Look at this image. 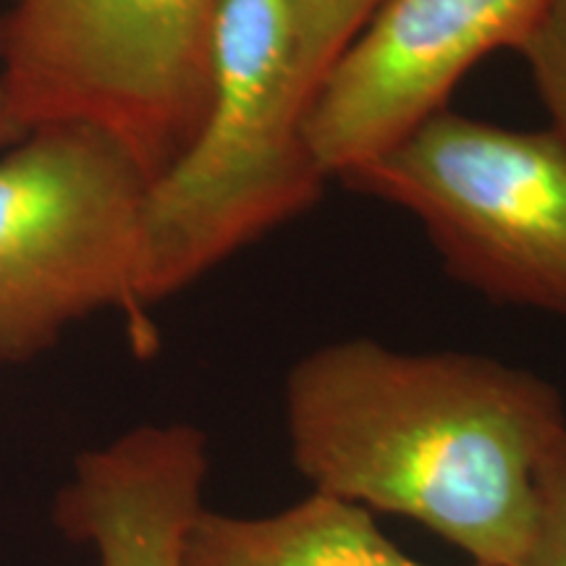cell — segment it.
Returning a JSON list of instances; mask_svg holds the SVG:
<instances>
[{"label":"cell","mask_w":566,"mask_h":566,"mask_svg":"<svg viewBox=\"0 0 566 566\" xmlns=\"http://www.w3.org/2000/svg\"><path fill=\"white\" fill-rule=\"evenodd\" d=\"M289 0H223L210 103L192 145L150 184L139 302L166 300L313 208L325 176L289 95Z\"/></svg>","instance_id":"7a4b0ae2"},{"label":"cell","mask_w":566,"mask_h":566,"mask_svg":"<svg viewBox=\"0 0 566 566\" xmlns=\"http://www.w3.org/2000/svg\"><path fill=\"white\" fill-rule=\"evenodd\" d=\"M543 0H386L334 63L302 118L325 179H342L449 108L459 80L512 48Z\"/></svg>","instance_id":"8992f818"},{"label":"cell","mask_w":566,"mask_h":566,"mask_svg":"<svg viewBox=\"0 0 566 566\" xmlns=\"http://www.w3.org/2000/svg\"><path fill=\"white\" fill-rule=\"evenodd\" d=\"M338 181L412 212L464 286L566 315V150L548 129L443 108Z\"/></svg>","instance_id":"5b68a950"},{"label":"cell","mask_w":566,"mask_h":566,"mask_svg":"<svg viewBox=\"0 0 566 566\" xmlns=\"http://www.w3.org/2000/svg\"><path fill=\"white\" fill-rule=\"evenodd\" d=\"M514 566H566V430L537 472L533 522Z\"/></svg>","instance_id":"8fae6325"},{"label":"cell","mask_w":566,"mask_h":566,"mask_svg":"<svg viewBox=\"0 0 566 566\" xmlns=\"http://www.w3.org/2000/svg\"><path fill=\"white\" fill-rule=\"evenodd\" d=\"M181 566H430L396 548L370 509L313 491L268 516L202 509L184 541ZM480 566V564H470Z\"/></svg>","instance_id":"ba28073f"},{"label":"cell","mask_w":566,"mask_h":566,"mask_svg":"<svg viewBox=\"0 0 566 566\" xmlns=\"http://www.w3.org/2000/svg\"><path fill=\"white\" fill-rule=\"evenodd\" d=\"M208 438L187 422L139 424L76 457L53 520L97 566H181L202 512Z\"/></svg>","instance_id":"52a82bcc"},{"label":"cell","mask_w":566,"mask_h":566,"mask_svg":"<svg viewBox=\"0 0 566 566\" xmlns=\"http://www.w3.org/2000/svg\"><path fill=\"white\" fill-rule=\"evenodd\" d=\"M286 430L313 491L409 516L472 564L514 566L566 412L558 388L522 367L359 336L289 370Z\"/></svg>","instance_id":"6da1fadb"},{"label":"cell","mask_w":566,"mask_h":566,"mask_svg":"<svg viewBox=\"0 0 566 566\" xmlns=\"http://www.w3.org/2000/svg\"><path fill=\"white\" fill-rule=\"evenodd\" d=\"M150 179L122 142L90 124H42L0 158V365L30 363L71 323L122 310L137 349Z\"/></svg>","instance_id":"277c9868"},{"label":"cell","mask_w":566,"mask_h":566,"mask_svg":"<svg viewBox=\"0 0 566 566\" xmlns=\"http://www.w3.org/2000/svg\"><path fill=\"white\" fill-rule=\"evenodd\" d=\"M221 3L11 0L0 11V87L27 132L97 126L153 184L192 145L208 113Z\"/></svg>","instance_id":"3957f363"},{"label":"cell","mask_w":566,"mask_h":566,"mask_svg":"<svg viewBox=\"0 0 566 566\" xmlns=\"http://www.w3.org/2000/svg\"><path fill=\"white\" fill-rule=\"evenodd\" d=\"M386 0H289V95L300 116L334 63Z\"/></svg>","instance_id":"9c48e42d"},{"label":"cell","mask_w":566,"mask_h":566,"mask_svg":"<svg viewBox=\"0 0 566 566\" xmlns=\"http://www.w3.org/2000/svg\"><path fill=\"white\" fill-rule=\"evenodd\" d=\"M24 137H27V129L17 122L9 97H6V90L0 87V147L17 145V142H21Z\"/></svg>","instance_id":"7c38bea8"},{"label":"cell","mask_w":566,"mask_h":566,"mask_svg":"<svg viewBox=\"0 0 566 566\" xmlns=\"http://www.w3.org/2000/svg\"><path fill=\"white\" fill-rule=\"evenodd\" d=\"M516 53L525 59L548 113V132L566 150V0H543Z\"/></svg>","instance_id":"30bf717a"}]
</instances>
